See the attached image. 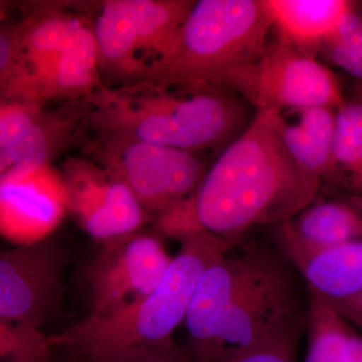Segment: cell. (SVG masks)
I'll return each instance as SVG.
<instances>
[{
    "label": "cell",
    "mask_w": 362,
    "mask_h": 362,
    "mask_svg": "<svg viewBox=\"0 0 362 362\" xmlns=\"http://www.w3.org/2000/svg\"><path fill=\"white\" fill-rule=\"evenodd\" d=\"M309 291L278 247L235 243L204 272L185 325L194 362H221L305 328Z\"/></svg>",
    "instance_id": "cell-1"
},
{
    "label": "cell",
    "mask_w": 362,
    "mask_h": 362,
    "mask_svg": "<svg viewBox=\"0 0 362 362\" xmlns=\"http://www.w3.org/2000/svg\"><path fill=\"white\" fill-rule=\"evenodd\" d=\"M321 181L286 148L277 111L257 110L206 173L194 194L199 223L230 243L257 226L284 223L314 202Z\"/></svg>",
    "instance_id": "cell-2"
},
{
    "label": "cell",
    "mask_w": 362,
    "mask_h": 362,
    "mask_svg": "<svg viewBox=\"0 0 362 362\" xmlns=\"http://www.w3.org/2000/svg\"><path fill=\"white\" fill-rule=\"evenodd\" d=\"M233 245L206 230L182 240L151 294L110 315H87L49 337L52 347L69 350L80 362H126L173 344L202 274Z\"/></svg>",
    "instance_id": "cell-3"
},
{
    "label": "cell",
    "mask_w": 362,
    "mask_h": 362,
    "mask_svg": "<svg viewBox=\"0 0 362 362\" xmlns=\"http://www.w3.org/2000/svg\"><path fill=\"white\" fill-rule=\"evenodd\" d=\"M93 119L104 138L135 140L197 151L218 146L245 129L247 110L223 89L137 85L90 95Z\"/></svg>",
    "instance_id": "cell-4"
},
{
    "label": "cell",
    "mask_w": 362,
    "mask_h": 362,
    "mask_svg": "<svg viewBox=\"0 0 362 362\" xmlns=\"http://www.w3.org/2000/svg\"><path fill=\"white\" fill-rule=\"evenodd\" d=\"M273 30L264 0L195 1L169 51L147 66L137 85L233 92L270 47Z\"/></svg>",
    "instance_id": "cell-5"
},
{
    "label": "cell",
    "mask_w": 362,
    "mask_h": 362,
    "mask_svg": "<svg viewBox=\"0 0 362 362\" xmlns=\"http://www.w3.org/2000/svg\"><path fill=\"white\" fill-rule=\"evenodd\" d=\"M257 110L289 111L308 107L341 108L345 104L337 76L316 56L278 37L258 62L233 86Z\"/></svg>",
    "instance_id": "cell-6"
},
{
    "label": "cell",
    "mask_w": 362,
    "mask_h": 362,
    "mask_svg": "<svg viewBox=\"0 0 362 362\" xmlns=\"http://www.w3.org/2000/svg\"><path fill=\"white\" fill-rule=\"evenodd\" d=\"M171 261L160 240L147 233L103 242L85 271L88 315H110L141 301L160 284Z\"/></svg>",
    "instance_id": "cell-7"
},
{
    "label": "cell",
    "mask_w": 362,
    "mask_h": 362,
    "mask_svg": "<svg viewBox=\"0 0 362 362\" xmlns=\"http://www.w3.org/2000/svg\"><path fill=\"white\" fill-rule=\"evenodd\" d=\"M111 175L127 183L145 211L158 214L192 197L204 175L192 152L135 140H103Z\"/></svg>",
    "instance_id": "cell-8"
},
{
    "label": "cell",
    "mask_w": 362,
    "mask_h": 362,
    "mask_svg": "<svg viewBox=\"0 0 362 362\" xmlns=\"http://www.w3.org/2000/svg\"><path fill=\"white\" fill-rule=\"evenodd\" d=\"M65 265L49 237L0 252V318L42 330L62 310Z\"/></svg>",
    "instance_id": "cell-9"
},
{
    "label": "cell",
    "mask_w": 362,
    "mask_h": 362,
    "mask_svg": "<svg viewBox=\"0 0 362 362\" xmlns=\"http://www.w3.org/2000/svg\"><path fill=\"white\" fill-rule=\"evenodd\" d=\"M66 206L88 235L102 243L134 233L145 209L127 183L85 162L66 165Z\"/></svg>",
    "instance_id": "cell-10"
},
{
    "label": "cell",
    "mask_w": 362,
    "mask_h": 362,
    "mask_svg": "<svg viewBox=\"0 0 362 362\" xmlns=\"http://www.w3.org/2000/svg\"><path fill=\"white\" fill-rule=\"evenodd\" d=\"M63 178L49 166L0 189V235L16 245L47 239L66 211Z\"/></svg>",
    "instance_id": "cell-11"
},
{
    "label": "cell",
    "mask_w": 362,
    "mask_h": 362,
    "mask_svg": "<svg viewBox=\"0 0 362 362\" xmlns=\"http://www.w3.org/2000/svg\"><path fill=\"white\" fill-rule=\"evenodd\" d=\"M277 247L309 291L330 301L362 292V240L316 249L278 233Z\"/></svg>",
    "instance_id": "cell-12"
},
{
    "label": "cell",
    "mask_w": 362,
    "mask_h": 362,
    "mask_svg": "<svg viewBox=\"0 0 362 362\" xmlns=\"http://www.w3.org/2000/svg\"><path fill=\"white\" fill-rule=\"evenodd\" d=\"M92 30L96 42L100 78L119 88L139 84L146 65L138 52L128 0L105 1Z\"/></svg>",
    "instance_id": "cell-13"
},
{
    "label": "cell",
    "mask_w": 362,
    "mask_h": 362,
    "mask_svg": "<svg viewBox=\"0 0 362 362\" xmlns=\"http://www.w3.org/2000/svg\"><path fill=\"white\" fill-rule=\"evenodd\" d=\"M337 112L327 107L277 112L279 131L290 156L321 182L332 181L334 176L333 138Z\"/></svg>",
    "instance_id": "cell-14"
},
{
    "label": "cell",
    "mask_w": 362,
    "mask_h": 362,
    "mask_svg": "<svg viewBox=\"0 0 362 362\" xmlns=\"http://www.w3.org/2000/svg\"><path fill=\"white\" fill-rule=\"evenodd\" d=\"M278 37L316 56L354 6L346 0H264Z\"/></svg>",
    "instance_id": "cell-15"
},
{
    "label": "cell",
    "mask_w": 362,
    "mask_h": 362,
    "mask_svg": "<svg viewBox=\"0 0 362 362\" xmlns=\"http://www.w3.org/2000/svg\"><path fill=\"white\" fill-rule=\"evenodd\" d=\"M102 88L92 28L80 21L49 73L25 92L35 97L74 98Z\"/></svg>",
    "instance_id": "cell-16"
},
{
    "label": "cell",
    "mask_w": 362,
    "mask_h": 362,
    "mask_svg": "<svg viewBox=\"0 0 362 362\" xmlns=\"http://www.w3.org/2000/svg\"><path fill=\"white\" fill-rule=\"evenodd\" d=\"M279 233L308 247H326L362 240V195L312 202Z\"/></svg>",
    "instance_id": "cell-17"
},
{
    "label": "cell",
    "mask_w": 362,
    "mask_h": 362,
    "mask_svg": "<svg viewBox=\"0 0 362 362\" xmlns=\"http://www.w3.org/2000/svg\"><path fill=\"white\" fill-rule=\"evenodd\" d=\"M195 1L128 0L140 59L147 66L162 58L175 42Z\"/></svg>",
    "instance_id": "cell-18"
},
{
    "label": "cell",
    "mask_w": 362,
    "mask_h": 362,
    "mask_svg": "<svg viewBox=\"0 0 362 362\" xmlns=\"http://www.w3.org/2000/svg\"><path fill=\"white\" fill-rule=\"evenodd\" d=\"M71 126L68 120L39 118L28 132L0 149V189L47 165Z\"/></svg>",
    "instance_id": "cell-19"
},
{
    "label": "cell",
    "mask_w": 362,
    "mask_h": 362,
    "mask_svg": "<svg viewBox=\"0 0 362 362\" xmlns=\"http://www.w3.org/2000/svg\"><path fill=\"white\" fill-rule=\"evenodd\" d=\"M304 331L308 338L304 362H351L354 331L349 321L327 299L310 291Z\"/></svg>",
    "instance_id": "cell-20"
},
{
    "label": "cell",
    "mask_w": 362,
    "mask_h": 362,
    "mask_svg": "<svg viewBox=\"0 0 362 362\" xmlns=\"http://www.w3.org/2000/svg\"><path fill=\"white\" fill-rule=\"evenodd\" d=\"M78 21L54 11L33 21L23 30L20 35L21 58L30 66L21 80L25 90L49 73Z\"/></svg>",
    "instance_id": "cell-21"
},
{
    "label": "cell",
    "mask_w": 362,
    "mask_h": 362,
    "mask_svg": "<svg viewBox=\"0 0 362 362\" xmlns=\"http://www.w3.org/2000/svg\"><path fill=\"white\" fill-rule=\"evenodd\" d=\"M334 176L338 183L362 195V103L343 105L337 112L333 138Z\"/></svg>",
    "instance_id": "cell-22"
},
{
    "label": "cell",
    "mask_w": 362,
    "mask_h": 362,
    "mask_svg": "<svg viewBox=\"0 0 362 362\" xmlns=\"http://www.w3.org/2000/svg\"><path fill=\"white\" fill-rule=\"evenodd\" d=\"M319 52L333 65L362 81V16L354 6L343 16Z\"/></svg>",
    "instance_id": "cell-23"
},
{
    "label": "cell",
    "mask_w": 362,
    "mask_h": 362,
    "mask_svg": "<svg viewBox=\"0 0 362 362\" xmlns=\"http://www.w3.org/2000/svg\"><path fill=\"white\" fill-rule=\"evenodd\" d=\"M52 349L42 330L0 318V362H52Z\"/></svg>",
    "instance_id": "cell-24"
},
{
    "label": "cell",
    "mask_w": 362,
    "mask_h": 362,
    "mask_svg": "<svg viewBox=\"0 0 362 362\" xmlns=\"http://www.w3.org/2000/svg\"><path fill=\"white\" fill-rule=\"evenodd\" d=\"M305 328L289 331L271 341L221 362H296L298 345Z\"/></svg>",
    "instance_id": "cell-25"
},
{
    "label": "cell",
    "mask_w": 362,
    "mask_h": 362,
    "mask_svg": "<svg viewBox=\"0 0 362 362\" xmlns=\"http://www.w3.org/2000/svg\"><path fill=\"white\" fill-rule=\"evenodd\" d=\"M39 118L33 109L23 106L0 109V149L21 138Z\"/></svg>",
    "instance_id": "cell-26"
},
{
    "label": "cell",
    "mask_w": 362,
    "mask_h": 362,
    "mask_svg": "<svg viewBox=\"0 0 362 362\" xmlns=\"http://www.w3.org/2000/svg\"><path fill=\"white\" fill-rule=\"evenodd\" d=\"M21 59L20 35H13L0 28V78L16 73Z\"/></svg>",
    "instance_id": "cell-27"
},
{
    "label": "cell",
    "mask_w": 362,
    "mask_h": 362,
    "mask_svg": "<svg viewBox=\"0 0 362 362\" xmlns=\"http://www.w3.org/2000/svg\"><path fill=\"white\" fill-rule=\"evenodd\" d=\"M126 362H194L175 343L152 350Z\"/></svg>",
    "instance_id": "cell-28"
},
{
    "label": "cell",
    "mask_w": 362,
    "mask_h": 362,
    "mask_svg": "<svg viewBox=\"0 0 362 362\" xmlns=\"http://www.w3.org/2000/svg\"><path fill=\"white\" fill-rule=\"evenodd\" d=\"M335 309L349 322L356 324L362 330V292L354 296L340 300H328Z\"/></svg>",
    "instance_id": "cell-29"
},
{
    "label": "cell",
    "mask_w": 362,
    "mask_h": 362,
    "mask_svg": "<svg viewBox=\"0 0 362 362\" xmlns=\"http://www.w3.org/2000/svg\"><path fill=\"white\" fill-rule=\"evenodd\" d=\"M351 362H362V338L356 332L351 338Z\"/></svg>",
    "instance_id": "cell-30"
},
{
    "label": "cell",
    "mask_w": 362,
    "mask_h": 362,
    "mask_svg": "<svg viewBox=\"0 0 362 362\" xmlns=\"http://www.w3.org/2000/svg\"><path fill=\"white\" fill-rule=\"evenodd\" d=\"M354 8H356L357 13L361 14V16H362V1L356 2V4H354Z\"/></svg>",
    "instance_id": "cell-31"
},
{
    "label": "cell",
    "mask_w": 362,
    "mask_h": 362,
    "mask_svg": "<svg viewBox=\"0 0 362 362\" xmlns=\"http://www.w3.org/2000/svg\"><path fill=\"white\" fill-rule=\"evenodd\" d=\"M64 362H80V361H64Z\"/></svg>",
    "instance_id": "cell-32"
},
{
    "label": "cell",
    "mask_w": 362,
    "mask_h": 362,
    "mask_svg": "<svg viewBox=\"0 0 362 362\" xmlns=\"http://www.w3.org/2000/svg\"><path fill=\"white\" fill-rule=\"evenodd\" d=\"M9 362H26V361H9Z\"/></svg>",
    "instance_id": "cell-33"
},
{
    "label": "cell",
    "mask_w": 362,
    "mask_h": 362,
    "mask_svg": "<svg viewBox=\"0 0 362 362\" xmlns=\"http://www.w3.org/2000/svg\"><path fill=\"white\" fill-rule=\"evenodd\" d=\"M6 362H9V361H6Z\"/></svg>",
    "instance_id": "cell-34"
},
{
    "label": "cell",
    "mask_w": 362,
    "mask_h": 362,
    "mask_svg": "<svg viewBox=\"0 0 362 362\" xmlns=\"http://www.w3.org/2000/svg\"><path fill=\"white\" fill-rule=\"evenodd\" d=\"M361 103H362V102H361Z\"/></svg>",
    "instance_id": "cell-35"
}]
</instances>
